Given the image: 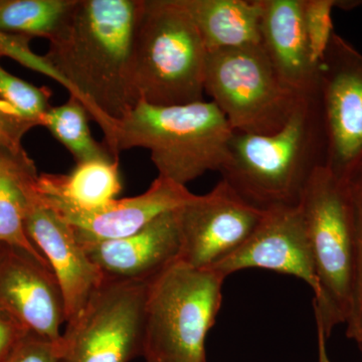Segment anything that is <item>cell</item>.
<instances>
[{"instance_id": "cell-1", "label": "cell", "mask_w": 362, "mask_h": 362, "mask_svg": "<svg viewBox=\"0 0 362 362\" xmlns=\"http://www.w3.org/2000/svg\"><path fill=\"white\" fill-rule=\"evenodd\" d=\"M141 0H77L44 58L104 136L139 103L131 57Z\"/></svg>"}, {"instance_id": "cell-2", "label": "cell", "mask_w": 362, "mask_h": 362, "mask_svg": "<svg viewBox=\"0 0 362 362\" xmlns=\"http://www.w3.org/2000/svg\"><path fill=\"white\" fill-rule=\"evenodd\" d=\"M326 154L316 90L300 100L289 121L274 134L233 131L221 180L261 211L297 206L312 175L326 166Z\"/></svg>"}, {"instance_id": "cell-3", "label": "cell", "mask_w": 362, "mask_h": 362, "mask_svg": "<svg viewBox=\"0 0 362 362\" xmlns=\"http://www.w3.org/2000/svg\"><path fill=\"white\" fill-rule=\"evenodd\" d=\"M233 130L214 102L158 107L139 102L114 121L104 143L116 158L144 148L158 176L187 187L207 171H220Z\"/></svg>"}, {"instance_id": "cell-4", "label": "cell", "mask_w": 362, "mask_h": 362, "mask_svg": "<svg viewBox=\"0 0 362 362\" xmlns=\"http://www.w3.org/2000/svg\"><path fill=\"white\" fill-rule=\"evenodd\" d=\"M207 49L181 0H141L131 71L139 102L180 106L204 101Z\"/></svg>"}, {"instance_id": "cell-5", "label": "cell", "mask_w": 362, "mask_h": 362, "mask_svg": "<svg viewBox=\"0 0 362 362\" xmlns=\"http://www.w3.org/2000/svg\"><path fill=\"white\" fill-rule=\"evenodd\" d=\"M226 278L180 259L150 279L144 310L146 362H206V338L221 306Z\"/></svg>"}, {"instance_id": "cell-6", "label": "cell", "mask_w": 362, "mask_h": 362, "mask_svg": "<svg viewBox=\"0 0 362 362\" xmlns=\"http://www.w3.org/2000/svg\"><path fill=\"white\" fill-rule=\"evenodd\" d=\"M300 206L319 284L314 314L328 339L337 325L346 323L354 291V233L344 181L321 166L305 188Z\"/></svg>"}, {"instance_id": "cell-7", "label": "cell", "mask_w": 362, "mask_h": 362, "mask_svg": "<svg viewBox=\"0 0 362 362\" xmlns=\"http://www.w3.org/2000/svg\"><path fill=\"white\" fill-rule=\"evenodd\" d=\"M204 90L235 132L254 135L282 129L303 98L281 81L261 44L207 52Z\"/></svg>"}, {"instance_id": "cell-8", "label": "cell", "mask_w": 362, "mask_h": 362, "mask_svg": "<svg viewBox=\"0 0 362 362\" xmlns=\"http://www.w3.org/2000/svg\"><path fill=\"white\" fill-rule=\"evenodd\" d=\"M149 281L105 279L62 335L61 362H130L143 356Z\"/></svg>"}, {"instance_id": "cell-9", "label": "cell", "mask_w": 362, "mask_h": 362, "mask_svg": "<svg viewBox=\"0 0 362 362\" xmlns=\"http://www.w3.org/2000/svg\"><path fill=\"white\" fill-rule=\"evenodd\" d=\"M326 168L345 180L362 162V54L333 35L318 66Z\"/></svg>"}, {"instance_id": "cell-10", "label": "cell", "mask_w": 362, "mask_h": 362, "mask_svg": "<svg viewBox=\"0 0 362 362\" xmlns=\"http://www.w3.org/2000/svg\"><path fill=\"white\" fill-rule=\"evenodd\" d=\"M180 238L178 259L209 269L232 255L254 232L265 211L252 206L221 180L175 211Z\"/></svg>"}, {"instance_id": "cell-11", "label": "cell", "mask_w": 362, "mask_h": 362, "mask_svg": "<svg viewBox=\"0 0 362 362\" xmlns=\"http://www.w3.org/2000/svg\"><path fill=\"white\" fill-rule=\"evenodd\" d=\"M251 268L294 276L309 285L314 297L318 295V280L300 204L265 211L249 239L209 269L226 278Z\"/></svg>"}, {"instance_id": "cell-12", "label": "cell", "mask_w": 362, "mask_h": 362, "mask_svg": "<svg viewBox=\"0 0 362 362\" xmlns=\"http://www.w3.org/2000/svg\"><path fill=\"white\" fill-rule=\"evenodd\" d=\"M25 226L28 238L61 286L68 322L81 313L103 284V274L90 261L69 223L42 201L37 185L28 197Z\"/></svg>"}, {"instance_id": "cell-13", "label": "cell", "mask_w": 362, "mask_h": 362, "mask_svg": "<svg viewBox=\"0 0 362 362\" xmlns=\"http://www.w3.org/2000/svg\"><path fill=\"white\" fill-rule=\"evenodd\" d=\"M0 304L30 332L61 341L65 299L51 267L30 252L1 244Z\"/></svg>"}, {"instance_id": "cell-14", "label": "cell", "mask_w": 362, "mask_h": 362, "mask_svg": "<svg viewBox=\"0 0 362 362\" xmlns=\"http://www.w3.org/2000/svg\"><path fill=\"white\" fill-rule=\"evenodd\" d=\"M192 195L187 187L157 176L144 194L115 199L92 211H83L40 197L69 223L78 242L85 247L129 237L161 214L182 206Z\"/></svg>"}, {"instance_id": "cell-15", "label": "cell", "mask_w": 362, "mask_h": 362, "mask_svg": "<svg viewBox=\"0 0 362 362\" xmlns=\"http://www.w3.org/2000/svg\"><path fill=\"white\" fill-rule=\"evenodd\" d=\"M175 211L161 214L129 237L90 245L86 252L105 279L149 281L180 257Z\"/></svg>"}, {"instance_id": "cell-16", "label": "cell", "mask_w": 362, "mask_h": 362, "mask_svg": "<svg viewBox=\"0 0 362 362\" xmlns=\"http://www.w3.org/2000/svg\"><path fill=\"white\" fill-rule=\"evenodd\" d=\"M303 0H261V45L279 78L301 97L318 87L303 23Z\"/></svg>"}, {"instance_id": "cell-17", "label": "cell", "mask_w": 362, "mask_h": 362, "mask_svg": "<svg viewBox=\"0 0 362 362\" xmlns=\"http://www.w3.org/2000/svg\"><path fill=\"white\" fill-rule=\"evenodd\" d=\"M207 52L261 44V0H181Z\"/></svg>"}, {"instance_id": "cell-18", "label": "cell", "mask_w": 362, "mask_h": 362, "mask_svg": "<svg viewBox=\"0 0 362 362\" xmlns=\"http://www.w3.org/2000/svg\"><path fill=\"white\" fill-rule=\"evenodd\" d=\"M37 189L45 199L75 209H100L115 201L122 190L119 159L81 162L68 175H40Z\"/></svg>"}, {"instance_id": "cell-19", "label": "cell", "mask_w": 362, "mask_h": 362, "mask_svg": "<svg viewBox=\"0 0 362 362\" xmlns=\"http://www.w3.org/2000/svg\"><path fill=\"white\" fill-rule=\"evenodd\" d=\"M37 178L30 157L13 156L0 149V244L23 250L49 266L25 232L26 206Z\"/></svg>"}, {"instance_id": "cell-20", "label": "cell", "mask_w": 362, "mask_h": 362, "mask_svg": "<svg viewBox=\"0 0 362 362\" xmlns=\"http://www.w3.org/2000/svg\"><path fill=\"white\" fill-rule=\"evenodd\" d=\"M77 0H0V30L51 40Z\"/></svg>"}, {"instance_id": "cell-21", "label": "cell", "mask_w": 362, "mask_h": 362, "mask_svg": "<svg viewBox=\"0 0 362 362\" xmlns=\"http://www.w3.org/2000/svg\"><path fill=\"white\" fill-rule=\"evenodd\" d=\"M89 119L83 102L70 95L65 104L49 109L42 117V126L70 152L76 163L93 159L116 158L105 143L97 142L93 138L88 123Z\"/></svg>"}, {"instance_id": "cell-22", "label": "cell", "mask_w": 362, "mask_h": 362, "mask_svg": "<svg viewBox=\"0 0 362 362\" xmlns=\"http://www.w3.org/2000/svg\"><path fill=\"white\" fill-rule=\"evenodd\" d=\"M344 181L351 214L354 243V279L346 337L358 344L362 340V162Z\"/></svg>"}, {"instance_id": "cell-23", "label": "cell", "mask_w": 362, "mask_h": 362, "mask_svg": "<svg viewBox=\"0 0 362 362\" xmlns=\"http://www.w3.org/2000/svg\"><path fill=\"white\" fill-rule=\"evenodd\" d=\"M52 90L37 87L7 71L0 64V101L28 120L42 126V117L51 108Z\"/></svg>"}, {"instance_id": "cell-24", "label": "cell", "mask_w": 362, "mask_h": 362, "mask_svg": "<svg viewBox=\"0 0 362 362\" xmlns=\"http://www.w3.org/2000/svg\"><path fill=\"white\" fill-rule=\"evenodd\" d=\"M356 1L337 0H303V23L312 62L319 66L333 35L332 11L335 7L349 8L357 6Z\"/></svg>"}, {"instance_id": "cell-25", "label": "cell", "mask_w": 362, "mask_h": 362, "mask_svg": "<svg viewBox=\"0 0 362 362\" xmlns=\"http://www.w3.org/2000/svg\"><path fill=\"white\" fill-rule=\"evenodd\" d=\"M30 40L23 35H11L0 30V58L8 57L21 65L42 74L63 86L61 78L47 63L44 56H37L32 51L30 47Z\"/></svg>"}, {"instance_id": "cell-26", "label": "cell", "mask_w": 362, "mask_h": 362, "mask_svg": "<svg viewBox=\"0 0 362 362\" xmlns=\"http://www.w3.org/2000/svg\"><path fill=\"white\" fill-rule=\"evenodd\" d=\"M35 126L39 125L0 101V149L13 156L28 157L21 142L26 133Z\"/></svg>"}, {"instance_id": "cell-27", "label": "cell", "mask_w": 362, "mask_h": 362, "mask_svg": "<svg viewBox=\"0 0 362 362\" xmlns=\"http://www.w3.org/2000/svg\"><path fill=\"white\" fill-rule=\"evenodd\" d=\"M63 344L28 332L2 362H61Z\"/></svg>"}, {"instance_id": "cell-28", "label": "cell", "mask_w": 362, "mask_h": 362, "mask_svg": "<svg viewBox=\"0 0 362 362\" xmlns=\"http://www.w3.org/2000/svg\"><path fill=\"white\" fill-rule=\"evenodd\" d=\"M28 332L30 331L0 304V362L8 356Z\"/></svg>"}, {"instance_id": "cell-29", "label": "cell", "mask_w": 362, "mask_h": 362, "mask_svg": "<svg viewBox=\"0 0 362 362\" xmlns=\"http://www.w3.org/2000/svg\"><path fill=\"white\" fill-rule=\"evenodd\" d=\"M317 343H318V362H332L330 361L329 356H328L327 346H326V338L324 334L322 328L317 325Z\"/></svg>"}, {"instance_id": "cell-30", "label": "cell", "mask_w": 362, "mask_h": 362, "mask_svg": "<svg viewBox=\"0 0 362 362\" xmlns=\"http://www.w3.org/2000/svg\"><path fill=\"white\" fill-rule=\"evenodd\" d=\"M357 345H358V349H359V350H361V356H362V340H361V342H359V343H358V344H357Z\"/></svg>"}]
</instances>
